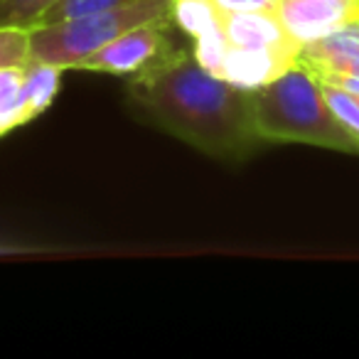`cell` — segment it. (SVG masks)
Here are the masks:
<instances>
[{"label":"cell","instance_id":"cell-1","mask_svg":"<svg viewBox=\"0 0 359 359\" xmlns=\"http://www.w3.org/2000/svg\"><path fill=\"white\" fill-rule=\"evenodd\" d=\"M130 101L163 130L219 160H244L266 143L251 111V94L200 67L192 52L128 76Z\"/></svg>","mask_w":359,"mask_h":359},{"label":"cell","instance_id":"cell-2","mask_svg":"<svg viewBox=\"0 0 359 359\" xmlns=\"http://www.w3.org/2000/svg\"><path fill=\"white\" fill-rule=\"evenodd\" d=\"M249 94L256 130L266 143H303L359 153V140L330 109L320 81L300 62Z\"/></svg>","mask_w":359,"mask_h":359},{"label":"cell","instance_id":"cell-3","mask_svg":"<svg viewBox=\"0 0 359 359\" xmlns=\"http://www.w3.org/2000/svg\"><path fill=\"white\" fill-rule=\"evenodd\" d=\"M158 20H172V0H135L94 15L74 18L30 30L32 60L60 69H79V65L133 27Z\"/></svg>","mask_w":359,"mask_h":359},{"label":"cell","instance_id":"cell-4","mask_svg":"<svg viewBox=\"0 0 359 359\" xmlns=\"http://www.w3.org/2000/svg\"><path fill=\"white\" fill-rule=\"evenodd\" d=\"M182 32L177 30L175 20H158L148 22V25L133 27V30L123 32L86 57L79 65L84 72H99V74H116V76H138L150 69L168 65V62L177 60V57L187 55L190 47L180 40Z\"/></svg>","mask_w":359,"mask_h":359},{"label":"cell","instance_id":"cell-5","mask_svg":"<svg viewBox=\"0 0 359 359\" xmlns=\"http://www.w3.org/2000/svg\"><path fill=\"white\" fill-rule=\"evenodd\" d=\"M273 13L300 47L359 22V0H276Z\"/></svg>","mask_w":359,"mask_h":359},{"label":"cell","instance_id":"cell-6","mask_svg":"<svg viewBox=\"0 0 359 359\" xmlns=\"http://www.w3.org/2000/svg\"><path fill=\"white\" fill-rule=\"evenodd\" d=\"M298 60L300 50H249L226 45L215 76L244 91H256L278 79L283 72L298 65Z\"/></svg>","mask_w":359,"mask_h":359},{"label":"cell","instance_id":"cell-7","mask_svg":"<svg viewBox=\"0 0 359 359\" xmlns=\"http://www.w3.org/2000/svg\"><path fill=\"white\" fill-rule=\"evenodd\" d=\"M224 40L231 47L249 50H300V45L285 32L273 11H224Z\"/></svg>","mask_w":359,"mask_h":359},{"label":"cell","instance_id":"cell-8","mask_svg":"<svg viewBox=\"0 0 359 359\" xmlns=\"http://www.w3.org/2000/svg\"><path fill=\"white\" fill-rule=\"evenodd\" d=\"M298 62L310 72H342L359 76V22L303 45Z\"/></svg>","mask_w":359,"mask_h":359},{"label":"cell","instance_id":"cell-9","mask_svg":"<svg viewBox=\"0 0 359 359\" xmlns=\"http://www.w3.org/2000/svg\"><path fill=\"white\" fill-rule=\"evenodd\" d=\"M35 118L25 96V65L0 69V135Z\"/></svg>","mask_w":359,"mask_h":359},{"label":"cell","instance_id":"cell-10","mask_svg":"<svg viewBox=\"0 0 359 359\" xmlns=\"http://www.w3.org/2000/svg\"><path fill=\"white\" fill-rule=\"evenodd\" d=\"M128 3H135V0H57L55 6L37 20V27L57 25V22L74 20V18H84V15H94V13L128 6Z\"/></svg>","mask_w":359,"mask_h":359},{"label":"cell","instance_id":"cell-11","mask_svg":"<svg viewBox=\"0 0 359 359\" xmlns=\"http://www.w3.org/2000/svg\"><path fill=\"white\" fill-rule=\"evenodd\" d=\"M57 0H0V27L35 30L37 20Z\"/></svg>","mask_w":359,"mask_h":359},{"label":"cell","instance_id":"cell-12","mask_svg":"<svg viewBox=\"0 0 359 359\" xmlns=\"http://www.w3.org/2000/svg\"><path fill=\"white\" fill-rule=\"evenodd\" d=\"M32 60L30 30L22 27H0V69L22 67Z\"/></svg>","mask_w":359,"mask_h":359},{"label":"cell","instance_id":"cell-13","mask_svg":"<svg viewBox=\"0 0 359 359\" xmlns=\"http://www.w3.org/2000/svg\"><path fill=\"white\" fill-rule=\"evenodd\" d=\"M323 94L327 99L330 109L337 114V118L347 126V130L359 140V96L349 94V91H342L337 86H330V84H323Z\"/></svg>","mask_w":359,"mask_h":359},{"label":"cell","instance_id":"cell-14","mask_svg":"<svg viewBox=\"0 0 359 359\" xmlns=\"http://www.w3.org/2000/svg\"><path fill=\"white\" fill-rule=\"evenodd\" d=\"M217 6L226 13H241V11H273L276 0H215Z\"/></svg>","mask_w":359,"mask_h":359}]
</instances>
